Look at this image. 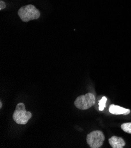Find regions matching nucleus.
I'll use <instances>...</instances> for the list:
<instances>
[{
  "label": "nucleus",
  "mask_w": 131,
  "mask_h": 148,
  "mask_svg": "<svg viewBox=\"0 0 131 148\" xmlns=\"http://www.w3.org/2000/svg\"><path fill=\"white\" fill-rule=\"evenodd\" d=\"M107 101V99L106 97H103L99 102V110L100 111H102L104 110V108L106 106V102Z\"/></svg>",
  "instance_id": "nucleus-7"
},
{
  "label": "nucleus",
  "mask_w": 131,
  "mask_h": 148,
  "mask_svg": "<svg viewBox=\"0 0 131 148\" xmlns=\"http://www.w3.org/2000/svg\"><path fill=\"white\" fill-rule=\"evenodd\" d=\"M109 143L112 148H122L126 143L125 140L120 137L113 136L109 139Z\"/></svg>",
  "instance_id": "nucleus-5"
},
{
  "label": "nucleus",
  "mask_w": 131,
  "mask_h": 148,
  "mask_svg": "<svg viewBox=\"0 0 131 148\" xmlns=\"http://www.w3.org/2000/svg\"><path fill=\"white\" fill-rule=\"evenodd\" d=\"M2 106H3V104H2V103H1V101L0 102V108H2Z\"/></svg>",
  "instance_id": "nucleus-10"
},
{
  "label": "nucleus",
  "mask_w": 131,
  "mask_h": 148,
  "mask_svg": "<svg viewBox=\"0 0 131 148\" xmlns=\"http://www.w3.org/2000/svg\"><path fill=\"white\" fill-rule=\"evenodd\" d=\"M31 117V113L25 110V105L22 103H20L17 105L12 115L13 120L19 125L26 124Z\"/></svg>",
  "instance_id": "nucleus-2"
},
{
  "label": "nucleus",
  "mask_w": 131,
  "mask_h": 148,
  "mask_svg": "<svg viewBox=\"0 0 131 148\" xmlns=\"http://www.w3.org/2000/svg\"><path fill=\"white\" fill-rule=\"evenodd\" d=\"M18 14L21 20L24 22H28L31 20L38 19L40 17V12L35 7L30 4L22 7L20 8Z\"/></svg>",
  "instance_id": "nucleus-1"
},
{
  "label": "nucleus",
  "mask_w": 131,
  "mask_h": 148,
  "mask_svg": "<svg viewBox=\"0 0 131 148\" xmlns=\"http://www.w3.org/2000/svg\"><path fill=\"white\" fill-rule=\"evenodd\" d=\"M109 111L113 114H124L127 115L130 113L129 109L124 108L122 107L116 106L115 105H111L109 108Z\"/></svg>",
  "instance_id": "nucleus-6"
},
{
  "label": "nucleus",
  "mask_w": 131,
  "mask_h": 148,
  "mask_svg": "<svg viewBox=\"0 0 131 148\" xmlns=\"http://www.w3.org/2000/svg\"><path fill=\"white\" fill-rule=\"evenodd\" d=\"M105 136L100 130H95L86 136V142L91 148H99L103 144Z\"/></svg>",
  "instance_id": "nucleus-4"
},
{
  "label": "nucleus",
  "mask_w": 131,
  "mask_h": 148,
  "mask_svg": "<svg viewBox=\"0 0 131 148\" xmlns=\"http://www.w3.org/2000/svg\"><path fill=\"white\" fill-rule=\"evenodd\" d=\"M121 129L126 133L131 134V122L123 123L121 125Z\"/></svg>",
  "instance_id": "nucleus-8"
},
{
  "label": "nucleus",
  "mask_w": 131,
  "mask_h": 148,
  "mask_svg": "<svg viewBox=\"0 0 131 148\" xmlns=\"http://www.w3.org/2000/svg\"><path fill=\"white\" fill-rule=\"evenodd\" d=\"M6 7L5 3L3 1H0V10H2L3 9H4Z\"/></svg>",
  "instance_id": "nucleus-9"
},
{
  "label": "nucleus",
  "mask_w": 131,
  "mask_h": 148,
  "mask_svg": "<svg viewBox=\"0 0 131 148\" xmlns=\"http://www.w3.org/2000/svg\"><path fill=\"white\" fill-rule=\"evenodd\" d=\"M95 103V97L91 93L78 97L75 102V106L79 109L86 110L93 106Z\"/></svg>",
  "instance_id": "nucleus-3"
}]
</instances>
